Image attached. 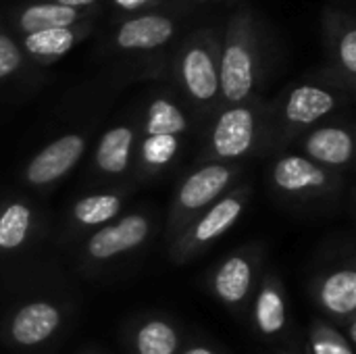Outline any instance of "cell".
<instances>
[{
  "instance_id": "cell-1",
  "label": "cell",
  "mask_w": 356,
  "mask_h": 354,
  "mask_svg": "<svg viewBox=\"0 0 356 354\" xmlns=\"http://www.w3.org/2000/svg\"><path fill=\"white\" fill-rule=\"evenodd\" d=\"M238 177L240 167L225 163H204L196 167L192 173H188L179 182L171 198L167 234L171 238L179 236L200 213H204L223 194H227Z\"/></svg>"
},
{
  "instance_id": "cell-2",
  "label": "cell",
  "mask_w": 356,
  "mask_h": 354,
  "mask_svg": "<svg viewBox=\"0 0 356 354\" xmlns=\"http://www.w3.org/2000/svg\"><path fill=\"white\" fill-rule=\"evenodd\" d=\"M250 202V188L246 184L234 186L215 204L200 213L179 236L171 242V259L175 263H188L198 257L219 238H223L244 215Z\"/></svg>"
},
{
  "instance_id": "cell-3",
  "label": "cell",
  "mask_w": 356,
  "mask_h": 354,
  "mask_svg": "<svg viewBox=\"0 0 356 354\" xmlns=\"http://www.w3.org/2000/svg\"><path fill=\"white\" fill-rule=\"evenodd\" d=\"M269 179L275 192L292 200L327 198L342 190L338 173L313 163L302 154H286L271 165Z\"/></svg>"
},
{
  "instance_id": "cell-4",
  "label": "cell",
  "mask_w": 356,
  "mask_h": 354,
  "mask_svg": "<svg viewBox=\"0 0 356 354\" xmlns=\"http://www.w3.org/2000/svg\"><path fill=\"white\" fill-rule=\"evenodd\" d=\"M152 234V219L146 213H127L98 227L83 242V261L98 267L113 263L142 248Z\"/></svg>"
},
{
  "instance_id": "cell-5",
  "label": "cell",
  "mask_w": 356,
  "mask_h": 354,
  "mask_svg": "<svg viewBox=\"0 0 356 354\" xmlns=\"http://www.w3.org/2000/svg\"><path fill=\"white\" fill-rule=\"evenodd\" d=\"M259 138V121L250 106L232 104L215 121L209 138V163L236 165L246 159Z\"/></svg>"
},
{
  "instance_id": "cell-6",
  "label": "cell",
  "mask_w": 356,
  "mask_h": 354,
  "mask_svg": "<svg viewBox=\"0 0 356 354\" xmlns=\"http://www.w3.org/2000/svg\"><path fill=\"white\" fill-rule=\"evenodd\" d=\"M88 140L81 134H65L40 148L25 167V182L33 188H46L60 182L81 161Z\"/></svg>"
},
{
  "instance_id": "cell-7",
  "label": "cell",
  "mask_w": 356,
  "mask_h": 354,
  "mask_svg": "<svg viewBox=\"0 0 356 354\" xmlns=\"http://www.w3.org/2000/svg\"><path fill=\"white\" fill-rule=\"evenodd\" d=\"M63 325V311L50 300H31L19 307L6 323V338L19 348L48 342Z\"/></svg>"
},
{
  "instance_id": "cell-8",
  "label": "cell",
  "mask_w": 356,
  "mask_h": 354,
  "mask_svg": "<svg viewBox=\"0 0 356 354\" xmlns=\"http://www.w3.org/2000/svg\"><path fill=\"white\" fill-rule=\"evenodd\" d=\"M254 277L257 257L250 252H234L215 267L211 275V290L221 305L238 311L246 307L254 290Z\"/></svg>"
},
{
  "instance_id": "cell-9",
  "label": "cell",
  "mask_w": 356,
  "mask_h": 354,
  "mask_svg": "<svg viewBox=\"0 0 356 354\" xmlns=\"http://www.w3.org/2000/svg\"><path fill=\"white\" fill-rule=\"evenodd\" d=\"M257 79L254 54L248 48L244 38H232L219 61V92L225 102L244 104V100L252 94Z\"/></svg>"
},
{
  "instance_id": "cell-10",
  "label": "cell",
  "mask_w": 356,
  "mask_h": 354,
  "mask_svg": "<svg viewBox=\"0 0 356 354\" xmlns=\"http://www.w3.org/2000/svg\"><path fill=\"white\" fill-rule=\"evenodd\" d=\"M313 294L327 317L340 323L353 321L356 313V269L353 265H344L319 275Z\"/></svg>"
},
{
  "instance_id": "cell-11",
  "label": "cell",
  "mask_w": 356,
  "mask_h": 354,
  "mask_svg": "<svg viewBox=\"0 0 356 354\" xmlns=\"http://www.w3.org/2000/svg\"><path fill=\"white\" fill-rule=\"evenodd\" d=\"M300 146L305 152L302 156L334 173L348 169L355 159V138L348 129L338 125H325L309 131Z\"/></svg>"
},
{
  "instance_id": "cell-12",
  "label": "cell",
  "mask_w": 356,
  "mask_h": 354,
  "mask_svg": "<svg viewBox=\"0 0 356 354\" xmlns=\"http://www.w3.org/2000/svg\"><path fill=\"white\" fill-rule=\"evenodd\" d=\"M181 83L188 96L198 104H211L219 96V63L209 46H190L179 65Z\"/></svg>"
},
{
  "instance_id": "cell-13",
  "label": "cell",
  "mask_w": 356,
  "mask_h": 354,
  "mask_svg": "<svg viewBox=\"0 0 356 354\" xmlns=\"http://www.w3.org/2000/svg\"><path fill=\"white\" fill-rule=\"evenodd\" d=\"M252 330L261 338H277L288 325V307L282 280L275 273H267L252 298L250 309Z\"/></svg>"
},
{
  "instance_id": "cell-14",
  "label": "cell",
  "mask_w": 356,
  "mask_h": 354,
  "mask_svg": "<svg viewBox=\"0 0 356 354\" xmlns=\"http://www.w3.org/2000/svg\"><path fill=\"white\" fill-rule=\"evenodd\" d=\"M136 152V131L129 125H115L100 136L94 152V167L100 175L121 177L129 171Z\"/></svg>"
},
{
  "instance_id": "cell-15",
  "label": "cell",
  "mask_w": 356,
  "mask_h": 354,
  "mask_svg": "<svg viewBox=\"0 0 356 354\" xmlns=\"http://www.w3.org/2000/svg\"><path fill=\"white\" fill-rule=\"evenodd\" d=\"M336 104L338 100L330 90L319 86H298L288 94L284 104V121L288 127L302 129L330 115Z\"/></svg>"
},
{
  "instance_id": "cell-16",
  "label": "cell",
  "mask_w": 356,
  "mask_h": 354,
  "mask_svg": "<svg viewBox=\"0 0 356 354\" xmlns=\"http://www.w3.org/2000/svg\"><path fill=\"white\" fill-rule=\"evenodd\" d=\"M175 31L171 19L163 15L136 17L121 25L117 33V44L125 50H150L163 46Z\"/></svg>"
},
{
  "instance_id": "cell-17",
  "label": "cell",
  "mask_w": 356,
  "mask_h": 354,
  "mask_svg": "<svg viewBox=\"0 0 356 354\" xmlns=\"http://www.w3.org/2000/svg\"><path fill=\"white\" fill-rule=\"evenodd\" d=\"M123 196L117 192H98L79 198L69 213V221L77 230L102 227L119 217L123 211Z\"/></svg>"
},
{
  "instance_id": "cell-18",
  "label": "cell",
  "mask_w": 356,
  "mask_h": 354,
  "mask_svg": "<svg viewBox=\"0 0 356 354\" xmlns=\"http://www.w3.org/2000/svg\"><path fill=\"white\" fill-rule=\"evenodd\" d=\"M35 227L33 209L25 200H8L0 207V252L21 250Z\"/></svg>"
},
{
  "instance_id": "cell-19",
  "label": "cell",
  "mask_w": 356,
  "mask_h": 354,
  "mask_svg": "<svg viewBox=\"0 0 356 354\" xmlns=\"http://www.w3.org/2000/svg\"><path fill=\"white\" fill-rule=\"evenodd\" d=\"M136 354H177L179 353V330L163 319H144L131 336Z\"/></svg>"
},
{
  "instance_id": "cell-20",
  "label": "cell",
  "mask_w": 356,
  "mask_h": 354,
  "mask_svg": "<svg viewBox=\"0 0 356 354\" xmlns=\"http://www.w3.org/2000/svg\"><path fill=\"white\" fill-rule=\"evenodd\" d=\"M188 131L186 113L169 98H156L150 102L144 119L146 136H177L181 138Z\"/></svg>"
},
{
  "instance_id": "cell-21",
  "label": "cell",
  "mask_w": 356,
  "mask_h": 354,
  "mask_svg": "<svg viewBox=\"0 0 356 354\" xmlns=\"http://www.w3.org/2000/svg\"><path fill=\"white\" fill-rule=\"evenodd\" d=\"M75 21H77V10L63 6L58 2L33 4V6L25 8L19 17V25L27 33L54 29V27H69Z\"/></svg>"
},
{
  "instance_id": "cell-22",
  "label": "cell",
  "mask_w": 356,
  "mask_h": 354,
  "mask_svg": "<svg viewBox=\"0 0 356 354\" xmlns=\"http://www.w3.org/2000/svg\"><path fill=\"white\" fill-rule=\"evenodd\" d=\"M75 44V33L69 27H54L44 31L27 33L25 48L35 58H56L71 50Z\"/></svg>"
},
{
  "instance_id": "cell-23",
  "label": "cell",
  "mask_w": 356,
  "mask_h": 354,
  "mask_svg": "<svg viewBox=\"0 0 356 354\" xmlns=\"http://www.w3.org/2000/svg\"><path fill=\"white\" fill-rule=\"evenodd\" d=\"M311 354H355L346 336L325 321H313L309 334Z\"/></svg>"
},
{
  "instance_id": "cell-24",
  "label": "cell",
  "mask_w": 356,
  "mask_h": 354,
  "mask_svg": "<svg viewBox=\"0 0 356 354\" xmlns=\"http://www.w3.org/2000/svg\"><path fill=\"white\" fill-rule=\"evenodd\" d=\"M23 63V54L19 46L4 33H0V79L13 75Z\"/></svg>"
},
{
  "instance_id": "cell-25",
  "label": "cell",
  "mask_w": 356,
  "mask_h": 354,
  "mask_svg": "<svg viewBox=\"0 0 356 354\" xmlns=\"http://www.w3.org/2000/svg\"><path fill=\"white\" fill-rule=\"evenodd\" d=\"M340 63L342 67L355 75L356 73V31L355 29H348L342 40H340Z\"/></svg>"
},
{
  "instance_id": "cell-26",
  "label": "cell",
  "mask_w": 356,
  "mask_h": 354,
  "mask_svg": "<svg viewBox=\"0 0 356 354\" xmlns=\"http://www.w3.org/2000/svg\"><path fill=\"white\" fill-rule=\"evenodd\" d=\"M177 354H219L213 346H207V344H192L188 348H184L181 353Z\"/></svg>"
},
{
  "instance_id": "cell-27",
  "label": "cell",
  "mask_w": 356,
  "mask_h": 354,
  "mask_svg": "<svg viewBox=\"0 0 356 354\" xmlns=\"http://www.w3.org/2000/svg\"><path fill=\"white\" fill-rule=\"evenodd\" d=\"M58 4H63V6H69V8H75V6H88V4H92L94 0H56Z\"/></svg>"
},
{
  "instance_id": "cell-28",
  "label": "cell",
  "mask_w": 356,
  "mask_h": 354,
  "mask_svg": "<svg viewBox=\"0 0 356 354\" xmlns=\"http://www.w3.org/2000/svg\"><path fill=\"white\" fill-rule=\"evenodd\" d=\"M119 4H123V6H127V8H134V6H138L140 2H144V0H117Z\"/></svg>"
},
{
  "instance_id": "cell-29",
  "label": "cell",
  "mask_w": 356,
  "mask_h": 354,
  "mask_svg": "<svg viewBox=\"0 0 356 354\" xmlns=\"http://www.w3.org/2000/svg\"><path fill=\"white\" fill-rule=\"evenodd\" d=\"M280 354H296V353H286V351H282V353Z\"/></svg>"
}]
</instances>
